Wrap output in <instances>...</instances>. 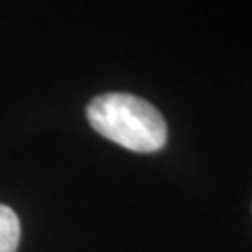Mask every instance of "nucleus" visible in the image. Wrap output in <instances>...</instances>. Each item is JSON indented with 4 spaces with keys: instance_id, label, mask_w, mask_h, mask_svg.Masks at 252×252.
Returning a JSON list of instances; mask_svg holds the SVG:
<instances>
[{
    "instance_id": "nucleus-1",
    "label": "nucleus",
    "mask_w": 252,
    "mask_h": 252,
    "mask_svg": "<svg viewBox=\"0 0 252 252\" xmlns=\"http://www.w3.org/2000/svg\"><path fill=\"white\" fill-rule=\"evenodd\" d=\"M90 126L114 144L136 153L159 152L166 144V122L157 108L131 94H103L88 103Z\"/></svg>"
},
{
    "instance_id": "nucleus-2",
    "label": "nucleus",
    "mask_w": 252,
    "mask_h": 252,
    "mask_svg": "<svg viewBox=\"0 0 252 252\" xmlns=\"http://www.w3.org/2000/svg\"><path fill=\"white\" fill-rule=\"evenodd\" d=\"M21 222L11 207L0 204V252H17Z\"/></svg>"
}]
</instances>
